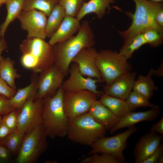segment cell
Segmentation results:
<instances>
[{
  "label": "cell",
  "mask_w": 163,
  "mask_h": 163,
  "mask_svg": "<svg viewBox=\"0 0 163 163\" xmlns=\"http://www.w3.org/2000/svg\"><path fill=\"white\" fill-rule=\"evenodd\" d=\"M94 36L89 22L83 21L77 34L69 39L56 43L53 47L54 64L66 76L72 61L83 49L93 47Z\"/></svg>",
  "instance_id": "obj_1"
},
{
  "label": "cell",
  "mask_w": 163,
  "mask_h": 163,
  "mask_svg": "<svg viewBox=\"0 0 163 163\" xmlns=\"http://www.w3.org/2000/svg\"><path fill=\"white\" fill-rule=\"evenodd\" d=\"M22 53L20 63L25 69L38 74L54 63L53 48L44 39L27 38L19 46Z\"/></svg>",
  "instance_id": "obj_2"
},
{
  "label": "cell",
  "mask_w": 163,
  "mask_h": 163,
  "mask_svg": "<svg viewBox=\"0 0 163 163\" xmlns=\"http://www.w3.org/2000/svg\"><path fill=\"white\" fill-rule=\"evenodd\" d=\"M64 93L61 87L53 96L42 99V125L47 136L52 138L66 136L68 119L64 109Z\"/></svg>",
  "instance_id": "obj_3"
},
{
  "label": "cell",
  "mask_w": 163,
  "mask_h": 163,
  "mask_svg": "<svg viewBox=\"0 0 163 163\" xmlns=\"http://www.w3.org/2000/svg\"><path fill=\"white\" fill-rule=\"evenodd\" d=\"M135 5L133 14L129 13L132 19L129 27L118 33L123 38L122 46L127 44L136 36L149 29L157 30L163 34V28L158 26L154 18V12L158 2L148 0H133Z\"/></svg>",
  "instance_id": "obj_4"
},
{
  "label": "cell",
  "mask_w": 163,
  "mask_h": 163,
  "mask_svg": "<svg viewBox=\"0 0 163 163\" xmlns=\"http://www.w3.org/2000/svg\"><path fill=\"white\" fill-rule=\"evenodd\" d=\"M106 130L88 112L68 120L66 136L75 143L91 146Z\"/></svg>",
  "instance_id": "obj_5"
},
{
  "label": "cell",
  "mask_w": 163,
  "mask_h": 163,
  "mask_svg": "<svg viewBox=\"0 0 163 163\" xmlns=\"http://www.w3.org/2000/svg\"><path fill=\"white\" fill-rule=\"evenodd\" d=\"M119 52L110 50L97 52L96 63L106 85L111 84L120 76L131 72V66Z\"/></svg>",
  "instance_id": "obj_6"
},
{
  "label": "cell",
  "mask_w": 163,
  "mask_h": 163,
  "mask_svg": "<svg viewBox=\"0 0 163 163\" xmlns=\"http://www.w3.org/2000/svg\"><path fill=\"white\" fill-rule=\"evenodd\" d=\"M47 136L42 124L24 135L17 153L16 163L36 162L47 147Z\"/></svg>",
  "instance_id": "obj_7"
},
{
  "label": "cell",
  "mask_w": 163,
  "mask_h": 163,
  "mask_svg": "<svg viewBox=\"0 0 163 163\" xmlns=\"http://www.w3.org/2000/svg\"><path fill=\"white\" fill-rule=\"evenodd\" d=\"M137 130L135 126L126 131L111 137L105 136L96 141L91 146L88 155L94 153H107L115 156L121 163L126 162L123 151L127 145V140L130 136Z\"/></svg>",
  "instance_id": "obj_8"
},
{
  "label": "cell",
  "mask_w": 163,
  "mask_h": 163,
  "mask_svg": "<svg viewBox=\"0 0 163 163\" xmlns=\"http://www.w3.org/2000/svg\"><path fill=\"white\" fill-rule=\"evenodd\" d=\"M97 97L88 90L64 92V109L68 120L88 112Z\"/></svg>",
  "instance_id": "obj_9"
},
{
  "label": "cell",
  "mask_w": 163,
  "mask_h": 163,
  "mask_svg": "<svg viewBox=\"0 0 163 163\" xmlns=\"http://www.w3.org/2000/svg\"><path fill=\"white\" fill-rule=\"evenodd\" d=\"M43 100L32 97L18 110L17 131L24 135L35 127L42 124Z\"/></svg>",
  "instance_id": "obj_10"
},
{
  "label": "cell",
  "mask_w": 163,
  "mask_h": 163,
  "mask_svg": "<svg viewBox=\"0 0 163 163\" xmlns=\"http://www.w3.org/2000/svg\"><path fill=\"white\" fill-rule=\"evenodd\" d=\"M39 73L36 99L53 96L62 86L65 75L54 64Z\"/></svg>",
  "instance_id": "obj_11"
},
{
  "label": "cell",
  "mask_w": 163,
  "mask_h": 163,
  "mask_svg": "<svg viewBox=\"0 0 163 163\" xmlns=\"http://www.w3.org/2000/svg\"><path fill=\"white\" fill-rule=\"evenodd\" d=\"M70 75L63 82L61 87L64 92L88 90L100 97L103 91L97 89V83L103 82L96 78L84 77L80 72L78 65L73 63L69 68Z\"/></svg>",
  "instance_id": "obj_12"
},
{
  "label": "cell",
  "mask_w": 163,
  "mask_h": 163,
  "mask_svg": "<svg viewBox=\"0 0 163 163\" xmlns=\"http://www.w3.org/2000/svg\"><path fill=\"white\" fill-rule=\"evenodd\" d=\"M46 15L42 11L32 9L22 10L17 17L22 29L27 31V38H39L45 40L46 37Z\"/></svg>",
  "instance_id": "obj_13"
},
{
  "label": "cell",
  "mask_w": 163,
  "mask_h": 163,
  "mask_svg": "<svg viewBox=\"0 0 163 163\" xmlns=\"http://www.w3.org/2000/svg\"><path fill=\"white\" fill-rule=\"evenodd\" d=\"M97 52L93 47L82 50L72 59V62L77 64L82 74L103 81L96 63Z\"/></svg>",
  "instance_id": "obj_14"
},
{
  "label": "cell",
  "mask_w": 163,
  "mask_h": 163,
  "mask_svg": "<svg viewBox=\"0 0 163 163\" xmlns=\"http://www.w3.org/2000/svg\"><path fill=\"white\" fill-rule=\"evenodd\" d=\"M162 139L163 136L150 131L142 136L133 152L134 163H142L157 149Z\"/></svg>",
  "instance_id": "obj_15"
},
{
  "label": "cell",
  "mask_w": 163,
  "mask_h": 163,
  "mask_svg": "<svg viewBox=\"0 0 163 163\" xmlns=\"http://www.w3.org/2000/svg\"><path fill=\"white\" fill-rule=\"evenodd\" d=\"M136 75L135 72H130L120 76L110 85L104 86V93L113 97L126 100L132 90Z\"/></svg>",
  "instance_id": "obj_16"
},
{
  "label": "cell",
  "mask_w": 163,
  "mask_h": 163,
  "mask_svg": "<svg viewBox=\"0 0 163 163\" xmlns=\"http://www.w3.org/2000/svg\"><path fill=\"white\" fill-rule=\"evenodd\" d=\"M160 113V108H151L142 112L130 111L120 118L118 122L109 130L113 134L118 130L125 127H130L139 122L152 121L155 120Z\"/></svg>",
  "instance_id": "obj_17"
},
{
  "label": "cell",
  "mask_w": 163,
  "mask_h": 163,
  "mask_svg": "<svg viewBox=\"0 0 163 163\" xmlns=\"http://www.w3.org/2000/svg\"><path fill=\"white\" fill-rule=\"evenodd\" d=\"M94 119L107 130L119 121L120 118L114 115L100 100H95L88 111Z\"/></svg>",
  "instance_id": "obj_18"
},
{
  "label": "cell",
  "mask_w": 163,
  "mask_h": 163,
  "mask_svg": "<svg viewBox=\"0 0 163 163\" xmlns=\"http://www.w3.org/2000/svg\"><path fill=\"white\" fill-rule=\"evenodd\" d=\"M81 24L75 17L66 16L59 27L50 38L49 43L53 46L73 36L79 30Z\"/></svg>",
  "instance_id": "obj_19"
},
{
  "label": "cell",
  "mask_w": 163,
  "mask_h": 163,
  "mask_svg": "<svg viewBox=\"0 0 163 163\" xmlns=\"http://www.w3.org/2000/svg\"><path fill=\"white\" fill-rule=\"evenodd\" d=\"M84 2L76 18L79 21L85 15L95 14L98 19L105 15L107 10L110 9V5L115 3L114 0H88Z\"/></svg>",
  "instance_id": "obj_20"
},
{
  "label": "cell",
  "mask_w": 163,
  "mask_h": 163,
  "mask_svg": "<svg viewBox=\"0 0 163 163\" xmlns=\"http://www.w3.org/2000/svg\"><path fill=\"white\" fill-rule=\"evenodd\" d=\"M37 74L33 73L30 84L24 88H18L14 95L9 99L11 104L16 109L20 110L30 98L36 97L37 91Z\"/></svg>",
  "instance_id": "obj_21"
},
{
  "label": "cell",
  "mask_w": 163,
  "mask_h": 163,
  "mask_svg": "<svg viewBox=\"0 0 163 163\" xmlns=\"http://www.w3.org/2000/svg\"><path fill=\"white\" fill-rule=\"evenodd\" d=\"M154 69H151L146 76L140 75L135 80L132 91L137 92L149 100L153 96L154 91H157L158 87L155 85L152 76Z\"/></svg>",
  "instance_id": "obj_22"
},
{
  "label": "cell",
  "mask_w": 163,
  "mask_h": 163,
  "mask_svg": "<svg viewBox=\"0 0 163 163\" xmlns=\"http://www.w3.org/2000/svg\"><path fill=\"white\" fill-rule=\"evenodd\" d=\"M99 100L114 115L121 118L131 111L126 100L107 95L104 92Z\"/></svg>",
  "instance_id": "obj_23"
},
{
  "label": "cell",
  "mask_w": 163,
  "mask_h": 163,
  "mask_svg": "<svg viewBox=\"0 0 163 163\" xmlns=\"http://www.w3.org/2000/svg\"><path fill=\"white\" fill-rule=\"evenodd\" d=\"M14 62L10 58L2 56L0 61V76L13 89L16 90L15 80L21 78L14 68Z\"/></svg>",
  "instance_id": "obj_24"
},
{
  "label": "cell",
  "mask_w": 163,
  "mask_h": 163,
  "mask_svg": "<svg viewBox=\"0 0 163 163\" xmlns=\"http://www.w3.org/2000/svg\"><path fill=\"white\" fill-rule=\"evenodd\" d=\"M24 0H8L5 4L7 10L5 19L0 27V35L4 37L9 24L22 11Z\"/></svg>",
  "instance_id": "obj_25"
},
{
  "label": "cell",
  "mask_w": 163,
  "mask_h": 163,
  "mask_svg": "<svg viewBox=\"0 0 163 163\" xmlns=\"http://www.w3.org/2000/svg\"><path fill=\"white\" fill-rule=\"evenodd\" d=\"M66 16L64 8L58 4L54 7L47 19L46 34L50 38L55 32Z\"/></svg>",
  "instance_id": "obj_26"
},
{
  "label": "cell",
  "mask_w": 163,
  "mask_h": 163,
  "mask_svg": "<svg viewBox=\"0 0 163 163\" xmlns=\"http://www.w3.org/2000/svg\"><path fill=\"white\" fill-rule=\"evenodd\" d=\"M58 4V0H24L23 11L35 9L48 16Z\"/></svg>",
  "instance_id": "obj_27"
},
{
  "label": "cell",
  "mask_w": 163,
  "mask_h": 163,
  "mask_svg": "<svg viewBox=\"0 0 163 163\" xmlns=\"http://www.w3.org/2000/svg\"><path fill=\"white\" fill-rule=\"evenodd\" d=\"M130 110L133 111L137 108L142 107H148L151 108H158V105L151 103L149 100L133 91H132L126 100Z\"/></svg>",
  "instance_id": "obj_28"
},
{
  "label": "cell",
  "mask_w": 163,
  "mask_h": 163,
  "mask_svg": "<svg viewBox=\"0 0 163 163\" xmlns=\"http://www.w3.org/2000/svg\"><path fill=\"white\" fill-rule=\"evenodd\" d=\"M24 135L18 131H13L0 141L12 155L17 153L20 148Z\"/></svg>",
  "instance_id": "obj_29"
},
{
  "label": "cell",
  "mask_w": 163,
  "mask_h": 163,
  "mask_svg": "<svg viewBox=\"0 0 163 163\" xmlns=\"http://www.w3.org/2000/svg\"><path fill=\"white\" fill-rule=\"evenodd\" d=\"M146 44L142 33L136 36L126 45L122 46L119 53L127 60L131 57L135 51Z\"/></svg>",
  "instance_id": "obj_30"
},
{
  "label": "cell",
  "mask_w": 163,
  "mask_h": 163,
  "mask_svg": "<svg viewBox=\"0 0 163 163\" xmlns=\"http://www.w3.org/2000/svg\"><path fill=\"white\" fill-rule=\"evenodd\" d=\"M84 2V0H58V4L64 8L66 16L76 17Z\"/></svg>",
  "instance_id": "obj_31"
},
{
  "label": "cell",
  "mask_w": 163,
  "mask_h": 163,
  "mask_svg": "<svg viewBox=\"0 0 163 163\" xmlns=\"http://www.w3.org/2000/svg\"><path fill=\"white\" fill-rule=\"evenodd\" d=\"M82 160L81 163H120L115 156L107 153H94Z\"/></svg>",
  "instance_id": "obj_32"
},
{
  "label": "cell",
  "mask_w": 163,
  "mask_h": 163,
  "mask_svg": "<svg viewBox=\"0 0 163 163\" xmlns=\"http://www.w3.org/2000/svg\"><path fill=\"white\" fill-rule=\"evenodd\" d=\"M142 34L146 43H148L152 46H157L162 43V34L156 30H148Z\"/></svg>",
  "instance_id": "obj_33"
},
{
  "label": "cell",
  "mask_w": 163,
  "mask_h": 163,
  "mask_svg": "<svg viewBox=\"0 0 163 163\" xmlns=\"http://www.w3.org/2000/svg\"><path fill=\"white\" fill-rule=\"evenodd\" d=\"M19 110L15 109L4 115L2 119L3 123L13 131L17 130Z\"/></svg>",
  "instance_id": "obj_34"
},
{
  "label": "cell",
  "mask_w": 163,
  "mask_h": 163,
  "mask_svg": "<svg viewBox=\"0 0 163 163\" xmlns=\"http://www.w3.org/2000/svg\"><path fill=\"white\" fill-rule=\"evenodd\" d=\"M15 109L11 104L9 99L0 94V116L4 115Z\"/></svg>",
  "instance_id": "obj_35"
},
{
  "label": "cell",
  "mask_w": 163,
  "mask_h": 163,
  "mask_svg": "<svg viewBox=\"0 0 163 163\" xmlns=\"http://www.w3.org/2000/svg\"><path fill=\"white\" fill-rule=\"evenodd\" d=\"M16 91L10 87L0 76V94L10 99L14 95Z\"/></svg>",
  "instance_id": "obj_36"
},
{
  "label": "cell",
  "mask_w": 163,
  "mask_h": 163,
  "mask_svg": "<svg viewBox=\"0 0 163 163\" xmlns=\"http://www.w3.org/2000/svg\"><path fill=\"white\" fill-rule=\"evenodd\" d=\"M154 18L156 24L163 27V4L162 2H158L154 12Z\"/></svg>",
  "instance_id": "obj_37"
},
{
  "label": "cell",
  "mask_w": 163,
  "mask_h": 163,
  "mask_svg": "<svg viewBox=\"0 0 163 163\" xmlns=\"http://www.w3.org/2000/svg\"><path fill=\"white\" fill-rule=\"evenodd\" d=\"M12 155L6 147L0 143V163H8L11 162Z\"/></svg>",
  "instance_id": "obj_38"
},
{
  "label": "cell",
  "mask_w": 163,
  "mask_h": 163,
  "mask_svg": "<svg viewBox=\"0 0 163 163\" xmlns=\"http://www.w3.org/2000/svg\"><path fill=\"white\" fill-rule=\"evenodd\" d=\"M163 153V144L161 143L157 149L142 163H155L159 157Z\"/></svg>",
  "instance_id": "obj_39"
},
{
  "label": "cell",
  "mask_w": 163,
  "mask_h": 163,
  "mask_svg": "<svg viewBox=\"0 0 163 163\" xmlns=\"http://www.w3.org/2000/svg\"><path fill=\"white\" fill-rule=\"evenodd\" d=\"M12 132L3 123L0 116V141Z\"/></svg>",
  "instance_id": "obj_40"
},
{
  "label": "cell",
  "mask_w": 163,
  "mask_h": 163,
  "mask_svg": "<svg viewBox=\"0 0 163 163\" xmlns=\"http://www.w3.org/2000/svg\"><path fill=\"white\" fill-rule=\"evenodd\" d=\"M150 131L158 133L163 136V117L158 122L152 126Z\"/></svg>",
  "instance_id": "obj_41"
},
{
  "label": "cell",
  "mask_w": 163,
  "mask_h": 163,
  "mask_svg": "<svg viewBox=\"0 0 163 163\" xmlns=\"http://www.w3.org/2000/svg\"><path fill=\"white\" fill-rule=\"evenodd\" d=\"M7 48V43L4 37H2L0 35V61L2 56V53Z\"/></svg>",
  "instance_id": "obj_42"
},
{
  "label": "cell",
  "mask_w": 163,
  "mask_h": 163,
  "mask_svg": "<svg viewBox=\"0 0 163 163\" xmlns=\"http://www.w3.org/2000/svg\"><path fill=\"white\" fill-rule=\"evenodd\" d=\"M154 75L161 77L163 75V64H161L157 70H154Z\"/></svg>",
  "instance_id": "obj_43"
},
{
  "label": "cell",
  "mask_w": 163,
  "mask_h": 163,
  "mask_svg": "<svg viewBox=\"0 0 163 163\" xmlns=\"http://www.w3.org/2000/svg\"><path fill=\"white\" fill-rule=\"evenodd\" d=\"M163 163V153L159 157L157 160L156 163Z\"/></svg>",
  "instance_id": "obj_44"
},
{
  "label": "cell",
  "mask_w": 163,
  "mask_h": 163,
  "mask_svg": "<svg viewBox=\"0 0 163 163\" xmlns=\"http://www.w3.org/2000/svg\"><path fill=\"white\" fill-rule=\"evenodd\" d=\"M8 0H0V7L4 4H5Z\"/></svg>",
  "instance_id": "obj_45"
},
{
  "label": "cell",
  "mask_w": 163,
  "mask_h": 163,
  "mask_svg": "<svg viewBox=\"0 0 163 163\" xmlns=\"http://www.w3.org/2000/svg\"><path fill=\"white\" fill-rule=\"evenodd\" d=\"M155 2H162L163 0H150Z\"/></svg>",
  "instance_id": "obj_46"
},
{
  "label": "cell",
  "mask_w": 163,
  "mask_h": 163,
  "mask_svg": "<svg viewBox=\"0 0 163 163\" xmlns=\"http://www.w3.org/2000/svg\"><path fill=\"white\" fill-rule=\"evenodd\" d=\"M86 0H84V1H86Z\"/></svg>",
  "instance_id": "obj_47"
}]
</instances>
